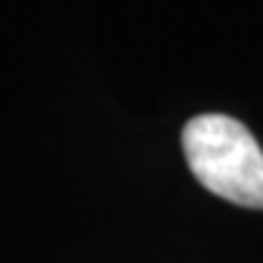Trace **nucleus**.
Instances as JSON below:
<instances>
[{
	"instance_id": "1",
	"label": "nucleus",
	"mask_w": 263,
	"mask_h": 263,
	"mask_svg": "<svg viewBox=\"0 0 263 263\" xmlns=\"http://www.w3.org/2000/svg\"><path fill=\"white\" fill-rule=\"evenodd\" d=\"M190 173L214 196L263 211V149L254 135L228 114H199L181 129Z\"/></svg>"
}]
</instances>
